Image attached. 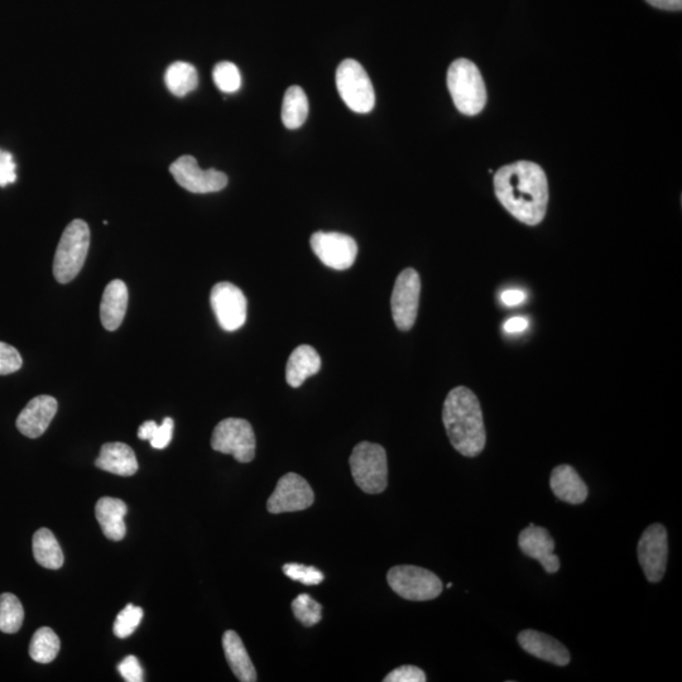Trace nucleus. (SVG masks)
<instances>
[{"mask_svg": "<svg viewBox=\"0 0 682 682\" xmlns=\"http://www.w3.org/2000/svg\"><path fill=\"white\" fill-rule=\"evenodd\" d=\"M494 192L509 214L530 227L545 219L549 205V182L535 162L518 161L499 168L494 175Z\"/></svg>", "mask_w": 682, "mask_h": 682, "instance_id": "nucleus-1", "label": "nucleus"}, {"mask_svg": "<svg viewBox=\"0 0 682 682\" xmlns=\"http://www.w3.org/2000/svg\"><path fill=\"white\" fill-rule=\"evenodd\" d=\"M443 421L453 448L467 458H475L485 448L482 406L478 397L467 387H456L444 402Z\"/></svg>", "mask_w": 682, "mask_h": 682, "instance_id": "nucleus-2", "label": "nucleus"}, {"mask_svg": "<svg viewBox=\"0 0 682 682\" xmlns=\"http://www.w3.org/2000/svg\"><path fill=\"white\" fill-rule=\"evenodd\" d=\"M448 88L460 113L474 117L483 112L487 104V90L482 74L472 61L459 59L450 65Z\"/></svg>", "mask_w": 682, "mask_h": 682, "instance_id": "nucleus-3", "label": "nucleus"}, {"mask_svg": "<svg viewBox=\"0 0 682 682\" xmlns=\"http://www.w3.org/2000/svg\"><path fill=\"white\" fill-rule=\"evenodd\" d=\"M90 247V229L84 220L67 225L56 249L54 276L60 283H69L83 270Z\"/></svg>", "mask_w": 682, "mask_h": 682, "instance_id": "nucleus-4", "label": "nucleus"}, {"mask_svg": "<svg viewBox=\"0 0 682 682\" xmlns=\"http://www.w3.org/2000/svg\"><path fill=\"white\" fill-rule=\"evenodd\" d=\"M354 482L364 493L379 494L388 485L387 453L381 445L363 443L355 446L349 459Z\"/></svg>", "mask_w": 682, "mask_h": 682, "instance_id": "nucleus-5", "label": "nucleus"}, {"mask_svg": "<svg viewBox=\"0 0 682 682\" xmlns=\"http://www.w3.org/2000/svg\"><path fill=\"white\" fill-rule=\"evenodd\" d=\"M336 88L350 110L359 114L372 112L376 94L367 71L358 61L348 59L341 62L336 70Z\"/></svg>", "mask_w": 682, "mask_h": 682, "instance_id": "nucleus-6", "label": "nucleus"}, {"mask_svg": "<svg viewBox=\"0 0 682 682\" xmlns=\"http://www.w3.org/2000/svg\"><path fill=\"white\" fill-rule=\"evenodd\" d=\"M387 580L393 592L412 602H426L443 593V581L430 570L401 565L388 571Z\"/></svg>", "mask_w": 682, "mask_h": 682, "instance_id": "nucleus-7", "label": "nucleus"}, {"mask_svg": "<svg viewBox=\"0 0 682 682\" xmlns=\"http://www.w3.org/2000/svg\"><path fill=\"white\" fill-rule=\"evenodd\" d=\"M211 448L218 453L233 455L239 463H251L256 456V435L247 420L227 419L216 425Z\"/></svg>", "mask_w": 682, "mask_h": 682, "instance_id": "nucleus-8", "label": "nucleus"}, {"mask_svg": "<svg viewBox=\"0 0 682 682\" xmlns=\"http://www.w3.org/2000/svg\"><path fill=\"white\" fill-rule=\"evenodd\" d=\"M421 278L413 268H406L398 275L391 297L393 320L398 329L408 331L416 323L419 314Z\"/></svg>", "mask_w": 682, "mask_h": 682, "instance_id": "nucleus-9", "label": "nucleus"}, {"mask_svg": "<svg viewBox=\"0 0 682 682\" xmlns=\"http://www.w3.org/2000/svg\"><path fill=\"white\" fill-rule=\"evenodd\" d=\"M638 561L650 583H660L664 578L669 555L666 528L660 523L647 527L638 542Z\"/></svg>", "mask_w": 682, "mask_h": 682, "instance_id": "nucleus-10", "label": "nucleus"}, {"mask_svg": "<svg viewBox=\"0 0 682 682\" xmlns=\"http://www.w3.org/2000/svg\"><path fill=\"white\" fill-rule=\"evenodd\" d=\"M216 320L225 331H235L247 320L248 302L242 290L230 282H220L210 294Z\"/></svg>", "mask_w": 682, "mask_h": 682, "instance_id": "nucleus-11", "label": "nucleus"}, {"mask_svg": "<svg viewBox=\"0 0 682 682\" xmlns=\"http://www.w3.org/2000/svg\"><path fill=\"white\" fill-rule=\"evenodd\" d=\"M311 485L296 473H288L278 480L275 492L268 498L267 509L272 515L304 511L314 504Z\"/></svg>", "mask_w": 682, "mask_h": 682, "instance_id": "nucleus-12", "label": "nucleus"}, {"mask_svg": "<svg viewBox=\"0 0 682 682\" xmlns=\"http://www.w3.org/2000/svg\"><path fill=\"white\" fill-rule=\"evenodd\" d=\"M171 175L175 181L185 190L192 194H210L225 189L228 185V176L224 172L201 170L198 161L192 156H182L172 163Z\"/></svg>", "mask_w": 682, "mask_h": 682, "instance_id": "nucleus-13", "label": "nucleus"}, {"mask_svg": "<svg viewBox=\"0 0 682 682\" xmlns=\"http://www.w3.org/2000/svg\"><path fill=\"white\" fill-rule=\"evenodd\" d=\"M310 244L316 257L336 271L348 270L357 258V243L349 235L318 232L312 235Z\"/></svg>", "mask_w": 682, "mask_h": 682, "instance_id": "nucleus-14", "label": "nucleus"}, {"mask_svg": "<svg viewBox=\"0 0 682 682\" xmlns=\"http://www.w3.org/2000/svg\"><path fill=\"white\" fill-rule=\"evenodd\" d=\"M518 546L523 554L539 561L547 574H555L560 570L559 556L554 554L555 541L546 528L530 523V526L520 533Z\"/></svg>", "mask_w": 682, "mask_h": 682, "instance_id": "nucleus-15", "label": "nucleus"}, {"mask_svg": "<svg viewBox=\"0 0 682 682\" xmlns=\"http://www.w3.org/2000/svg\"><path fill=\"white\" fill-rule=\"evenodd\" d=\"M57 401L51 396L33 398L17 419V429L22 435L37 439L45 434L48 426L56 416Z\"/></svg>", "mask_w": 682, "mask_h": 682, "instance_id": "nucleus-16", "label": "nucleus"}, {"mask_svg": "<svg viewBox=\"0 0 682 682\" xmlns=\"http://www.w3.org/2000/svg\"><path fill=\"white\" fill-rule=\"evenodd\" d=\"M517 640L523 650L530 653L533 657H537V659L557 666L570 664L571 657L568 648L563 643L555 640L554 637L527 629V631H523L518 635Z\"/></svg>", "mask_w": 682, "mask_h": 682, "instance_id": "nucleus-17", "label": "nucleus"}, {"mask_svg": "<svg viewBox=\"0 0 682 682\" xmlns=\"http://www.w3.org/2000/svg\"><path fill=\"white\" fill-rule=\"evenodd\" d=\"M550 487L560 501L569 504H581L587 501L588 487L580 475L570 465H559L552 470Z\"/></svg>", "mask_w": 682, "mask_h": 682, "instance_id": "nucleus-18", "label": "nucleus"}, {"mask_svg": "<svg viewBox=\"0 0 682 682\" xmlns=\"http://www.w3.org/2000/svg\"><path fill=\"white\" fill-rule=\"evenodd\" d=\"M127 504L120 499L104 497L95 506L96 520H98L104 536L112 541H122L127 533L126 518Z\"/></svg>", "mask_w": 682, "mask_h": 682, "instance_id": "nucleus-19", "label": "nucleus"}, {"mask_svg": "<svg viewBox=\"0 0 682 682\" xmlns=\"http://www.w3.org/2000/svg\"><path fill=\"white\" fill-rule=\"evenodd\" d=\"M128 307V288L122 280H114L105 287L100 319L108 331H115L122 325Z\"/></svg>", "mask_w": 682, "mask_h": 682, "instance_id": "nucleus-20", "label": "nucleus"}, {"mask_svg": "<svg viewBox=\"0 0 682 682\" xmlns=\"http://www.w3.org/2000/svg\"><path fill=\"white\" fill-rule=\"evenodd\" d=\"M95 465L104 472L120 475V477H132L138 472L136 454L131 446L123 443L103 445Z\"/></svg>", "mask_w": 682, "mask_h": 682, "instance_id": "nucleus-21", "label": "nucleus"}, {"mask_svg": "<svg viewBox=\"0 0 682 682\" xmlns=\"http://www.w3.org/2000/svg\"><path fill=\"white\" fill-rule=\"evenodd\" d=\"M321 369V358L310 345H301L288 358L286 381L288 386L299 388L307 378L315 376Z\"/></svg>", "mask_w": 682, "mask_h": 682, "instance_id": "nucleus-22", "label": "nucleus"}, {"mask_svg": "<svg viewBox=\"0 0 682 682\" xmlns=\"http://www.w3.org/2000/svg\"><path fill=\"white\" fill-rule=\"evenodd\" d=\"M223 648L230 669H232L233 674L239 681H257V671L254 669L247 648L237 632L227 631L224 633Z\"/></svg>", "mask_w": 682, "mask_h": 682, "instance_id": "nucleus-23", "label": "nucleus"}, {"mask_svg": "<svg viewBox=\"0 0 682 682\" xmlns=\"http://www.w3.org/2000/svg\"><path fill=\"white\" fill-rule=\"evenodd\" d=\"M33 555L37 563L46 569L57 570L64 565V552L48 528H41L33 535Z\"/></svg>", "mask_w": 682, "mask_h": 682, "instance_id": "nucleus-24", "label": "nucleus"}, {"mask_svg": "<svg viewBox=\"0 0 682 682\" xmlns=\"http://www.w3.org/2000/svg\"><path fill=\"white\" fill-rule=\"evenodd\" d=\"M309 99L300 86L294 85L287 89L282 104V122L288 129L304 126L309 117Z\"/></svg>", "mask_w": 682, "mask_h": 682, "instance_id": "nucleus-25", "label": "nucleus"}, {"mask_svg": "<svg viewBox=\"0 0 682 682\" xmlns=\"http://www.w3.org/2000/svg\"><path fill=\"white\" fill-rule=\"evenodd\" d=\"M165 81L167 89L181 98L198 88L199 75L194 66L179 61L168 67Z\"/></svg>", "mask_w": 682, "mask_h": 682, "instance_id": "nucleus-26", "label": "nucleus"}, {"mask_svg": "<svg viewBox=\"0 0 682 682\" xmlns=\"http://www.w3.org/2000/svg\"><path fill=\"white\" fill-rule=\"evenodd\" d=\"M60 640L51 628L42 627L33 635L30 656L38 664H51L59 655Z\"/></svg>", "mask_w": 682, "mask_h": 682, "instance_id": "nucleus-27", "label": "nucleus"}, {"mask_svg": "<svg viewBox=\"0 0 682 682\" xmlns=\"http://www.w3.org/2000/svg\"><path fill=\"white\" fill-rule=\"evenodd\" d=\"M24 621V609L16 595L4 593L0 595V631L13 635L21 629Z\"/></svg>", "mask_w": 682, "mask_h": 682, "instance_id": "nucleus-28", "label": "nucleus"}, {"mask_svg": "<svg viewBox=\"0 0 682 682\" xmlns=\"http://www.w3.org/2000/svg\"><path fill=\"white\" fill-rule=\"evenodd\" d=\"M297 621L305 627H312L318 624L323 618V607L312 599L309 594H300L291 604Z\"/></svg>", "mask_w": 682, "mask_h": 682, "instance_id": "nucleus-29", "label": "nucleus"}, {"mask_svg": "<svg viewBox=\"0 0 682 682\" xmlns=\"http://www.w3.org/2000/svg\"><path fill=\"white\" fill-rule=\"evenodd\" d=\"M213 79L218 89L227 94L235 93L242 85L240 71L232 62L225 61L216 65L213 71Z\"/></svg>", "mask_w": 682, "mask_h": 682, "instance_id": "nucleus-30", "label": "nucleus"}, {"mask_svg": "<svg viewBox=\"0 0 682 682\" xmlns=\"http://www.w3.org/2000/svg\"><path fill=\"white\" fill-rule=\"evenodd\" d=\"M143 618V609L136 607V605L128 604L122 612L118 614L114 623V635L119 638H127L132 636L141 623Z\"/></svg>", "mask_w": 682, "mask_h": 682, "instance_id": "nucleus-31", "label": "nucleus"}, {"mask_svg": "<svg viewBox=\"0 0 682 682\" xmlns=\"http://www.w3.org/2000/svg\"><path fill=\"white\" fill-rule=\"evenodd\" d=\"M283 573L291 580L299 581V583L311 587V585H319L324 581V574L314 566H306L301 564H286L283 566Z\"/></svg>", "mask_w": 682, "mask_h": 682, "instance_id": "nucleus-32", "label": "nucleus"}, {"mask_svg": "<svg viewBox=\"0 0 682 682\" xmlns=\"http://www.w3.org/2000/svg\"><path fill=\"white\" fill-rule=\"evenodd\" d=\"M21 354L12 345L0 341V376L16 373L22 368Z\"/></svg>", "mask_w": 682, "mask_h": 682, "instance_id": "nucleus-33", "label": "nucleus"}, {"mask_svg": "<svg viewBox=\"0 0 682 682\" xmlns=\"http://www.w3.org/2000/svg\"><path fill=\"white\" fill-rule=\"evenodd\" d=\"M384 682H425V672L416 666H401L384 677Z\"/></svg>", "mask_w": 682, "mask_h": 682, "instance_id": "nucleus-34", "label": "nucleus"}, {"mask_svg": "<svg viewBox=\"0 0 682 682\" xmlns=\"http://www.w3.org/2000/svg\"><path fill=\"white\" fill-rule=\"evenodd\" d=\"M174 426V420L170 419V417H166L162 424L157 426L150 440L153 449L162 450L170 445L172 436H174Z\"/></svg>", "mask_w": 682, "mask_h": 682, "instance_id": "nucleus-35", "label": "nucleus"}, {"mask_svg": "<svg viewBox=\"0 0 682 682\" xmlns=\"http://www.w3.org/2000/svg\"><path fill=\"white\" fill-rule=\"evenodd\" d=\"M119 674L127 682H142L144 672L136 656H128L118 665Z\"/></svg>", "mask_w": 682, "mask_h": 682, "instance_id": "nucleus-36", "label": "nucleus"}, {"mask_svg": "<svg viewBox=\"0 0 682 682\" xmlns=\"http://www.w3.org/2000/svg\"><path fill=\"white\" fill-rule=\"evenodd\" d=\"M17 180L16 163L7 151L0 150V187L14 184Z\"/></svg>", "mask_w": 682, "mask_h": 682, "instance_id": "nucleus-37", "label": "nucleus"}, {"mask_svg": "<svg viewBox=\"0 0 682 682\" xmlns=\"http://www.w3.org/2000/svg\"><path fill=\"white\" fill-rule=\"evenodd\" d=\"M502 302L508 307L521 305L526 300V294L520 290H507L501 296Z\"/></svg>", "mask_w": 682, "mask_h": 682, "instance_id": "nucleus-38", "label": "nucleus"}, {"mask_svg": "<svg viewBox=\"0 0 682 682\" xmlns=\"http://www.w3.org/2000/svg\"><path fill=\"white\" fill-rule=\"evenodd\" d=\"M652 7L664 9V11H681L682 0H646Z\"/></svg>", "mask_w": 682, "mask_h": 682, "instance_id": "nucleus-39", "label": "nucleus"}, {"mask_svg": "<svg viewBox=\"0 0 682 682\" xmlns=\"http://www.w3.org/2000/svg\"><path fill=\"white\" fill-rule=\"evenodd\" d=\"M528 328V320L525 318H512L507 321L506 324H504V330L507 331L508 334H515V333H522V331H525Z\"/></svg>", "mask_w": 682, "mask_h": 682, "instance_id": "nucleus-40", "label": "nucleus"}, {"mask_svg": "<svg viewBox=\"0 0 682 682\" xmlns=\"http://www.w3.org/2000/svg\"><path fill=\"white\" fill-rule=\"evenodd\" d=\"M157 424L155 421H146L144 424L139 427L138 430V437L141 440H148L150 441L153 436V432L157 429Z\"/></svg>", "mask_w": 682, "mask_h": 682, "instance_id": "nucleus-41", "label": "nucleus"}, {"mask_svg": "<svg viewBox=\"0 0 682 682\" xmlns=\"http://www.w3.org/2000/svg\"><path fill=\"white\" fill-rule=\"evenodd\" d=\"M451 587H453V584H451V583H449L448 585H446V588H448V589H450Z\"/></svg>", "mask_w": 682, "mask_h": 682, "instance_id": "nucleus-42", "label": "nucleus"}]
</instances>
